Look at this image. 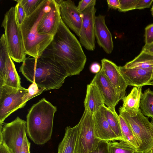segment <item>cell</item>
Instances as JSON below:
<instances>
[{
    "label": "cell",
    "mask_w": 153,
    "mask_h": 153,
    "mask_svg": "<svg viewBox=\"0 0 153 153\" xmlns=\"http://www.w3.org/2000/svg\"><path fill=\"white\" fill-rule=\"evenodd\" d=\"M41 55L59 64L69 76L79 74L87 61L80 42L62 19L52 40Z\"/></svg>",
    "instance_id": "1"
},
{
    "label": "cell",
    "mask_w": 153,
    "mask_h": 153,
    "mask_svg": "<svg viewBox=\"0 0 153 153\" xmlns=\"http://www.w3.org/2000/svg\"><path fill=\"white\" fill-rule=\"evenodd\" d=\"M19 71L28 81L35 82L40 88H45V91L59 88L69 76L59 64L42 55L26 57Z\"/></svg>",
    "instance_id": "2"
},
{
    "label": "cell",
    "mask_w": 153,
    "mask_h": 153,
    "mask_svg": "<svg viewBox=\"0 0 153 153\" xmlns=\"http://www.w3.org/2000/svg\"><path fill=\"white\" fill-rule=\"evenodd\" d=\"M57 108L43 98L33 104L27 116V133L35 144H45L52 135L54 115Z\"/></svg>",
    "instance_id": "3"
},
{
    "label": "cell",
    "mask_w": 153,
    "mask_h": 153,
    "mask_svg": "<svg viewBox=\"0 0 153 153\" xmlns=\"http://www.w3.org/2000/svg\"><path fill=\"white\" fill-rule=\"evenodd\" d=\"M50 0H43L35 11L27 16L19 26L23 40L25 53L30 56H41L52 40L54 36L42 34L38 30L39 22L45 12Z\"/></svg>",
    "instance_id": "4"
},
{
    "label": "cell",
    "mask_w": 153,
    "mask_h": 153,
    "mask_svg": "<svg viewBox=\"0 0 153 153\" xmlns=\"http://www.w3.org/2000/svg\"><path fill=\"white\" fill-rule=\"evenodd\" d=\"M1 27L10 56L16 62H23L26 57L22 34L16 20L14 7H11L4 15Z\"/></svg>",
    "instance_id": "5"
},
{
    "label": "cell",
    "mask_w": 153,
    "mask_h": 153,
    "mask_svg": "<svg viewBox=\"0 0 153 153\" xmlns=\"http://www.w3.org/2000/svg\"><path fill=\"white\" fill-rule=\"evenodd\" d=\"M119 115L128 123L140 145L137 151L145 152L153 149V126L139 109L137 114L131 116L127 112L119 110Z\"/></svg>",
    "instance_id": "6"
},
{
    "label": "cell",
    "mask_w": 153,
    "mask_h": 153,
    "mask_svg": "<svg viewBox=\"0 0 153 153\" xmlns=\"http://www.w3.org/2000/svg\"><path fill=\"white\" fill-rule=\"evenodd\" d=\"M77 125V153H90L101 140L95 136L94 114L85 109Z\"/></svg>",
    "instance_id": "7"
},
{
    "label": "cell",
    "mask_w": 153,
    "mask_h": 153,
    "mask_svg": "<svg viewBox=\"0 0 153 153\" xmlns=\"http://www.w3.org/2000/svg\"><path fill=\"white\" fill-rule=\"evenodd\" d=\"M27 89L0 85V124L12 113L26 105L23 101Z\"/></svg>",
    "instance_id": "8"
},
{
    "label": "cell",
    "mask_w": 153,
    "mask_h": 153,
    "mask_svg": "<svg viewBox=\"0 0 153 153\" xmlns=\"http://www.w3.org/2000/svg\"><path fill=\"white\" fill-rule=\"evenodd\" d=\"M0 140L8 148L10 153H19L26 134V121L18 116L11 122L0 124Z\"/></svg>",
    "instance_id": "9"
},
{
    "label": "cell",
    "mask_w": 153,
    "mask_h": 153,
    "mask_svg": "<svg viewBox=\"0 0 153 153\" xmlns=\"http://www.w3.org/2000/svg\"><path fill=\"white\" fill-rule=\"evenodd\" d=\"M96 0L81 13L82 25L79 36L81 45L87 50L93 51L95 48V19Z\"/></svg>",
    "instance_id": "10"
},
{
    "label": "cell",
    "mask_w": 153,
    "mask_h": 153,
    "mask_svg": "<svg viewBox=\"0 0 153 153\" xmlns=\"http://www.w3.org/2000/svg\"><path fill=\"white\" fill-rule=\"evenodd\" d=\"M61 19L59 4L55 0H50L48 7L38 24L39 33L54 36Z\"/></svg>",
    "instance_id": "11"
},
{
    "label": "cell",
    "mask_w": 153,
    "mask_h": 153,
    "mask_svg": "<svg viewBox=\"0 0 153 153\" xmlns=\"http://www.w3.org/2000/svg\"><path fill=\"white\" fill-rule=\"evenodd\" d=\"M59 5L60 15L64 23L79 37L82 19L81 13L71 0H55Z\"/></svg>",
    "instance_id": "12"
},
{
    "label": "cell",
    "mask_w": 153,
    "mask_h": 153,
    "mask_svg": "<svg viewBox=\"0 0 153 153\" xmlns=\"http://www.w3.org/2000/svg\"><path fill=\"white\" fill-rule=\"evenodd\" d=\"M91 83L98 86L103 96L105 104L112 111L116 112L115 107L121 99L101 68L96 74Z\"/></svg>",
    "instance_id": "13"
},
{
    "label": "cell",
    "mask_w": 153,
    "mask_h": 153,
    "mask_svg": "<svg viewBox=\"0 0 153 153\" xmlns=\"http://www.w3.org/2000/svg\"><path fill=\"white\" fill-rule=\"evenodd\" d=\"M120 73L128 85L142 87L153 80V67L147 68H127L119 66Z\"/></svg>",
    "instance_id": "14"
},
{
    "label": "cell",
    "mask_w": 153,
    "mask_h": 153,
    "mask_svg": "<svg viewBox=\"0 0 153 153\" xmlns=\"http://www.w3.org/2000/svg\"><path fill=\"white\" fill-rule=\"evenodd\" d=\"M102 68L104 74L119 94L121 100L126 97L128 86L125 80L120 72L119 66L107 59L101 60Z\"/></svg>",
    "instance_id": "15"
},
{
    "label": "cell",
    "mask_w": 153,
    "mask_h": 153,
    "mask_svg": "<svg viewBox=\"0 0 153 153\" xmlns=\"http://www.w3.org/2000/svg\"><path fill=\"white\" fill-rule=\"evenodd\" d=\"M95 35L97 42L107 54L111 53L114 44L111 33L105 23V16L100 14L95 19Z\"/></svg>",
    "instance_id": "16"
},
{
    "label": "cell",
    "mask_w": 153,
    "mask_h": 153,
    "mask_svg": "<svg viewBox=\"0 0 153 153\" xmlns=\"http://www.w3.org/2000/svg\"><path fill=\"white\" fill-rule=\"evenodd\" d=\"M96 137L107 141L120 140L112 130L104 114L102 107L94 114Z\"/></svg>",
    "instance_id": "17"
},
{
    "label": "cell",
    "mask_w": 153,
    "mask_h": 153,
    "mask_svg": "<svg viewBox=\"0 0 153 153\" xmlns=\"http://www.w3.org/2000/svg\"><path fill=\"white\" fill-rule=\"evenodd\" d=\"M84 105L85 109L93 114L105 105L103 96L95 84L91 82L87 85Z\"/></svg>",
    "instance_id": "18"
},
{
    "label": "cell",
    "mask_w": 153,
    "mask_h": 153,
    "mask_svg": "<svg viewBox=\"0 0 153 153\" xmlns=\"http://www.w3.org/2000/svg\"><path fill=\"white\" fill-rule=\"evenodd\" d=\"M142 90V87L134 86L129 94L123 100V104L119 110L126 111L131 116H136L140 108Z\"/></svg>",
    "instance_id": "19"
},
{
    "label": "cell",
    "mask_w": 153,
    "mask_h": 153,
    "mask_svg": "<svg viewBox=\"0 0 153 153\" xmlns=\"http://www.w3.org/2000/svg\"><path fill=\"white\" fill-rule=\"evenodd\" d=\"M77 125L67 126L63 138L59 144L57 153H77Z\"/></svg>",
    "instance_id": "20"
},
{
    "label": "cell",
    "mask_w": 153,
    "mask_h": 153,
    "mask_svg": "<svg viewBox=\"0 0 153 153\" xmlns=\"http://www.w3.org/2000/svg\"><path fill=\"white\" fill-rule=\"evenodd\" d=\"M124 66L127 68H147L153 67V55L142 50L139 55Z\"/></svg>",
    "instance_id": "21"
},
{
    "label": "cell",
    "mask_w": 153,
    "mask_h": 153,
    "mask_svg": "<svg viewBox=\"0 0 153 153\" xmlns=\"http://www.w3.org/2000/svg\"><path fill=\"white\" fill-rule=\"evenodd\" d=\"M4 82L7 85L16 88H21L20 77L18 75L13 60L10 56L4 74Z\"/></svg>",
    "instance_id": "22"
},
{
    "label": "cell",
    "mask_w": 153,
    "mask_h": 153,
    "mask_svg": "<svg viewBox=\"0 0 153 153\" xmlns=\"http://www.w3.org/2000/svg\"><path fill=\"white\" fill-rule=\"evenodd\" d=\"M104 114L111 128L120 140H124L119 122L116 112L111 111L105 105L102 107Z\"/></svg>",
    "instance_id": "23"
},
{
    "label": "cell",
    "mask_w": 153,
    "mask_h": 153,
    "mask_svg": "<svg viewBox=\"0 0 153 153\" xmlns=\"http://www.w3.org/2000/svg\"><path fill=\"white\" fill-rule=\"evenodd\" d=\"M140 109L143 115L153 119V91L150 88L142 93L140 102Z\"/></svg>",
    "instance_id": "24"
},
{
    "label": "cell",
    "mask_w": 153,
    "mask_h": 153,
    "mask_svg": "<svg viewBox=\"0 0 153 153\" xmlns=\"http://www.w3.org/2000/svg\"><path fill=\"white\" fill-rule=\"evenodd\" d=\"M10 55L4 35L0 39V84H4V74Z\"/></svg>",
    "instance_id": "25"
},
{
    "label": "cell",
    "mask_w": 153,
    "mask_h": 153,
    "mask_svg": "<svg viewBox=\"0 0 153 153\" xmlns=\"http://www.w3.org/2000/svg\"><path fill=\"white\" fill-rule=\"evenodd\" d=\"M119 118L124 140L132 145L137 150L140 147V145L131 127L120 115H119Z\"/></svg>",
    "instance_id": "26"
},
{
    "label": "cell",
    "mask_w": 153,
    "mask_h": 153,
    "mask_svg": "<svg viewBox=\"0 0 153 153\" xmlns=\"http://www.w3.org/2000/svg\"><path fill=\"white\" fill-rule=\"evenodd\" d=\"M108 141L110 153H135L137 149L124 140Z\"/></svg>",
    "instance_id": "27"
},
{
    "label": "cell",
    "mask_w": 153,
    "mask_h": 153,
    "mask_svg": "<svg viewBox=\"0 0 153 153\" xmlns=\"http://www.w3.org/2000/svg\"><path fill=\"white\" fill-rule=\"evenodd\" d=\"M43 0H17L23 7L27 16L32 14L40 5Z\"/></svg>",
    "instance_id": "28"
},
{
    "label": "cell",
    "mask_w": 153,
    "mask_h": 153,
    "mask_svg": "<svg viewBox=\"0 0 153 153\" xmlns=\"http://www.w3.org/2000/svg\"><path fill=\"white\" fill-rule=\"evenodd\" d=\"M27 89L28 92L24 96L23 98L24 102L26 104L28 101L40 94L43 91H45V88H39L34 82L29 86Z\"/></svg>",
    "instance_id": "29"
},
{
    "label": "cell",
    "mask_w": 153,
    "mask_h": 153,
    "mask_svg": "<svg viewBox=\"0 0 153 153\" xmlns=\"http://www.w3.org/2000/svg\"><path fill=\"white\" fill-rule=\"evenodd\" d=\"M14 8L16 20L20 26L23 23L27 16L23 7L19 2H17Z\"/></svg>",
    "instance_id": "30"
},
{
    "label": "cell",
    "mask_w": 153,
    "mask_h": 153,
    "mask_svg": "<svg viewBox=\"0 0 153 153\" xmlns=\"http://www.w3.org/2000/svg\"><path fill=\"white\" fill-rule=\"evenodd\" d=\"M120 7L118 9L121 12H126L135 9L138 0H119Z\"/></svg>",
    "instance_id": "31"
},
{
    "label": "cell",
    "mask_w": 153,
    "mask_h": 153,
    "mask_svg": "<svg viewBox=\"0 0 153 153\" xmlns=\"http://www.w3.org/2000/svg\"><path fill=\"white\" fill-rule=\"evenodd\" d=\"M90 153H110L108 141L100 140L96 148Z\"/></svg>",
    "instance_id": "32"
},
{
    "label": "cell",
    "mask_w": 153,
    "mask_h": 153,
    "mask_svg": "<svg viewBox=\"0 0 153 153\" xmlns=\"http://www.w3.org/2000/svg\"><path fill=\"white\" fill-rule=\"evenodd\" d=\"M145 45H148L153 43V23L145 28Z\"/></svg>",
    "instance_id": "33"
},
{
    "label": "cell",
    "mask_w": 153,
    "mask_h": 153,
    "mask_svg": "<svg viewBox=\"0 0 153 153\" xmlns=\"http://www.w3.org/2000/svg\"><path fill=\"white\" fill-rule=\"evenodd\" d=\"M153 2V0H138L135 9L140 10L149 8Z\"/></svg>",
    "instance_id": "34"
},
{
    "label": "cell",
    "mask_w": 153,
    "mask_h": 153,
    "mask_svg": "<svg viewBox=\"0 0 153 153\" xmlns=\"http://www.w3.org/2000/svg\"><path fill=\"white\" fill-rule=\"evenodd\" d=\"M95 0H82L80 1L77 7L79 12L82 13L89 7Z\"/></svg>",
    "instance_id": "35"
},
{
    "label": "cell",
    "mask_w": 153,
    "mask_h": 153,
    "mask_svg": "<svg viewBox=\"0 0 153 153\" xmlns=\"http://www.w3.org/2000/svg\"><path fill=\"white\" fill-rule=\"evenodd\" d=\"M30 143L29 141L26 134L24 138L22 149L19 153H30Z\"/></svg>",
    "instance_id": "36"
},
{
    "label": "cell",
    "mask_w": 153,
    "mask_h": 153,
    "mask_svg": "<svg viewBox=\"0 0 153 153\" xmlns=\"http://www.w3.org/2000/svg\"><path fill=\"white\" fill-rule=\"evenodd\" d=\"M109 9H118L120 7L119 0H108L107 1Z\"/></svg>",
    "instance_id": "37"
},
{
    "label": "cell",
    "mask_w": 153,
    "mask_h": 153,
    "mask_svg": "<svg viewBox=\"0 0 153 153\" xmlns=\"http://www.w3.org/2000/svg\"><path fill=\"white\" fill-rule=\"evenodd\" d=\"M101 69L100 65L97 62L92 63L90 67L91 71L93 73H97L100 71Z\"/></svg>",
    "instance_id": "38"
},
{
    "label": "cell",
    "mask_w": 153,
    "mask_h": 153,
    "mask_svg": "<svg viewBox=\"0 0 153 153\" xmlns=\"http://www.w3.org/2000/svg\"><path fill=\"white\" fill-rule=\"evenodd\" d=\"M0 153H10L7 147L1 140H0Z\"/></svg>",
    "instance_id": "39"
},
{
    "label": "cell",
    "mask_w": 153,
    "mask_h": 153,
    "mask_svg": "<svg viewBox=\"0 0 153 153\" xmlns=\"http://www.w3.org/2000/svg\"><path fill=\"white\" fill-rule=\"evenodd\" d=\"M142 50L153 55V43L148 45H144Z\"/></svg>",
    "instance_id": "40"
},
{
    "label": "cell",
    "mask_w": 153,
    "mask_h": 153,
    "mask_svg": "<svg viewBox=\"0 0 153 153\" xmlns=\"http://www.w3.org/2000/svg\"><path fill=\"white\" fill-rule=\"evenodd\" d=\"M135 153H153V152H152L151 151L149 152H137V151Z\"/></svg>",
    "instance_id": "41"
},
{
    "label": "cell",
    "mask_w": 153,
    "mask_h": 153,
    "mask_svg": "<svg viewBox=\"0 0 153 153\" xmlns=\"http://www.w3.org/2000/svg\"><path fill=\"white\" fill-rule=\"evenodd\" d=\"M149 85L153 86V80L150 83Z\"/></svg>",
    "instance_id": "42"
},
{
    "label": "cell",
    "mask_w": 153,
    "mask_h": 153,
    "mask_svg": "<svg viewBox=\"0 0 153 153\" xmlns=\"http://www.w3.org/2000/svg\"><path fill=\"white\" fill-rule=\"evenodd\" d=\"M151 123V124H152V125L153 126V118H152Z\"/></svg>",
    "instance_id": "43"
},
{
    "label": "cell",
    "mask_w": 153,
    "mask_h": 153,
    "mask_svg": "<svg viewBox=\"0 0 153 153\" xmlns=\"http://www.w3.org/2000/svg\"><path fill=\"white\" fill-rule=\"evenodd\" d=\"M151 11H153V5L152 6V7L151 10Z\"/></svg>",
    "instance_id": "44"
},
{
    "label": "cell",
    "mask_w": 153,
    "mask_h": 153,
    "mask_svg": "<svg viewBox=\"0 0 153 153\" xmlns=\"http://www.w3.org/2000/svg\"><path fill=\"white\" fill-rule=\"evenodd\" d=\"M151 13L152 15V16H153V11H151Z\"/></svg>",
    "instance_id": "45"
},
{
    "label": "cell",
    "mask_w": 153,
    "mask_h": 153,
    "mask_svg": "<svg viewBox=\"0 0 153 153\" xmlns=\"http://www.w3.org/2000/svg\"><path fill=\"white\" fill-rule=\"evenodd\" d=\"M151 151L152 152H153V149Z\"/></svg>",
    "instance_id": "46"
},
{
    "label": "cell",
    "mask_w": 153,
    "mask_h": 153,
    "mask_svg": "<svg viewBox=\"0 0 153 153\" xmlns=\"http://www.w3.org/2000/svg\"></svg>",
    "instance_id": "47"
}]
</instances>
